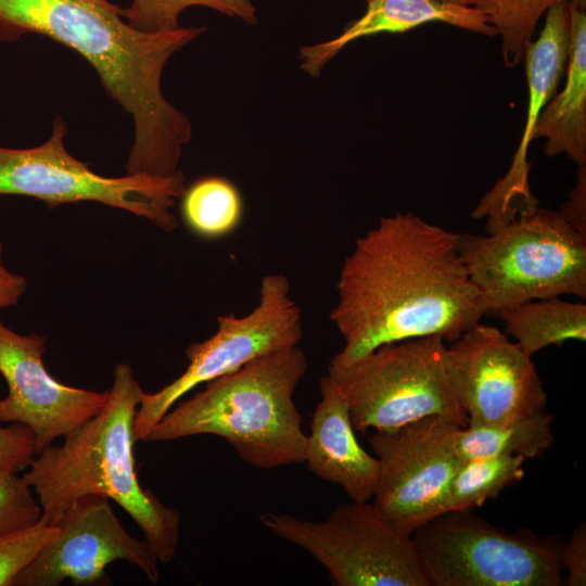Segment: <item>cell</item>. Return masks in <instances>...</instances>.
<instances>
[{"mask_svg": "<svg viewBox=\"0 0 586 586\" xmlns=\"http://www.w3.org/2000/svg\"><path fill=\"white\" fill-rule=\"evenodd\" d=\"M559 2L584 4L586 0H467L481 11L501 38V56L508 67L524 60L526 46L533 40L537 23L548 9Z\"/></svg>", "mask_w": 586, "mask_h": 586, "instance_id": "23", "label": "cell"}, {"mask_svg": "<svg viewBox=\"0 0 586 586\" xmlns=\"http://www.w3.org/2000/svg\"><path fill=\"white\" fill-rule=\"evenodd\" d=\"M564 88L542 110L533 139L544 138L548 156L565 154L586 163V13L570 2V44Z\"/></svg>", "mask_w": 586, "mask_h": 586, "instance_id": "18", "label": "cell"}, {"mask_svg": "<svg viewBox=\"0 0 586 586\" xmlns=\"http://www.w3.org/2000/svg\"><path fill=\"white\" fill-rule=\"evenodd\" d=\"M46 336L18 334L0 319V373L8 395L0 399V423H20L34 434L39 453L66 436L105 406L109 391L65 385L46 369Z\"/></svg>", "mask_w": 586, "mask_h": 586, "instance_id": "14", "label": "cell"}, {"mask_svg": "<svg viewBox=\"0 0 586 586\" xmlns=\"http://www.w3.org/2000/svg\"><path fill=\"white\" fill-rule=\"evenodd\" d=\"M190 7H205L247 24L257 23L252 0H131L124 17L139 31H169L180 27L179 16Z\"/></svg>", "mask_w": 586, "mask_h": 586, "instance_id": "24", "label": "cell"}, {"mask_svg": "<svg viewBox=\"0 0 586 586\" xmlns=\"http://www.w3.org/2000/svg\"><path fill=\"white\" fill-rule=\"evenodd\" d=\"M205 30L139 31L107 0H0V41L38 34L73 49L130 115L133 142L127 175L169 177L179 170L192 126L164 97L162 76L168 60Z\"/></svg>", "mask_w": 586, "mask_h": 586, "instance_id": "2", "label": "cell"}, {"mask_svg": "<svg viewBox=\"0 0 586 586\" xmlns=\"http://www.w3.org/2000/svg\"><path fill=\"white\" fill-rule=\"evenodd\" d=\"M355 431H387L429 417L468 425L448 346L438 335L386 343L328 374Z\"/></svg>", "mask_w": 586, "mask_h": 586, "instance_id": "6", "label": "cell"}, {"mask_svg": "<svg viewBox=\"0 0 586 586\" xmlns=\"http://www.w3.org/2000/svg\"><path fill=\"white\" fill-rule=\"evenodd\" d=\"M366 12L346 25L331 40L302 47L301 68L318 76L323 66L345 46L364 37L404 33L420 25L440 22L473 33L496 36L495 28L479 10L442 0H370Z\"/></svg>", "mask_w": 586, "mask_h": 586, "instance_id": "17", "label": "cell"}, {"mask_svg": "<svg viewBox=\"0 0 586 586\" xmlns=\"http://www.w3.org/2000/svg\"><path fill=\"white\" fill-rule=\"evenodd\" d=\"M142 392L129 365L118 364L103 409L64 436L61 445L37 453L23 476L47 524L54 526L82 496H104L136 522L157 560L168 563L180 540L181 514L138 480L133 424Z\"/></svg>", "mask_w": 586, "mask_h": 586, "instance_id": "3", "label": "cell"}, {"mask_svg": "<svg viewBox=\"0 0 586 586\" xmlns=\"http://www.w3.org/2000/svg\"><path fill=\"white\" fill-rule=\"evenodd\" d=\"M181 217L186 226L204 239H219L233 232L243 217L238 188L217 176L201 178L184 189Z\"/></svg>", "mask_w": 586, "mask_h": 586, "instance_id": "21", "label": "cell"}, {"mask_svg": "<svg viewBox=\"0 0 586 586\" xmlns=\"http://www.w3.org/2000/svg\"><path fill=\"white\" fill-rule=\"evenodd\" d=\"M505 329L532 357L550 345L586 339V305L560 297L525 302L499 314Z\"/></svg>", "mask_w": 586, "mask_h": 586, "instance_id": "20", "label": "cell"}, {"mask_svg": "<svg viewBox=\"0 0 586 586\" xmlns=\"http://www.w3.org/2000/svg\"><path fill=\"white\" fill-rule=\"evenodd\" d=\"M66 131V124L56 116L51 136L42 144L28 149L0 146V195L30 196L50 207L98 202L145 218L166 232L177 227L170 207L186 189L181 170L169 177H104L68 153Z\"/></svg>", "mask_w": 586, "mask_h": 586, "instance_id": "8", "label": "cell"}, {"mask_svg": "<svg viewBox=\"0 0 586 586\" xmlns=\"http://www.w3.org/2000/svg\"><path fill=\"white\" fill-rule=\"evenodd\" d=\"M3 246L0 241V309L15 305L24 294L27 281L7 269L2 260Z\"/></svg>", "mask_w": 586, "mask_h": 586, "instance_id": "30", "label": "cell"}, {"mask_svg": "<svg viewBox=\"0 0 586 586\" xmlns=\"http://www.w3.org/2000/svg\"><path fill=\"white\" fill-rule=\"evenodd\" d=\"M260 522L310 553L334 586H431L412 535L384 519L368 501L339 504L320 522L264 512Z\"/></svg>", "mask_w": 586, "mask_h": 586, "instance_id": "9", "label": "cell"}, {"mask_svg": "<svg viewBox=\"0 0 586 586\" xmlns=\"http://www.w3.org/2000/svg\"><path fill=\"white\" fill-rule=\"evenodd\" d=\"M468 425H496L544 411L548 395L531 358L498 328L476 323L448 346Z\"/></svg>", "mask_w": 586, "mask_h": 586, "instance_id": "13", "label": "cell"}, {"mask_svg": "<svg viewBox=\"0 0 586 586\" xmlns=\"http://www.w3.org/2000/svg\"><path fill=\"white\" fill-rule=\"evenodd\" d=\"M53 536L17 574L12 586L110 585L106 566L116 560L136 565L157 583V558L150 544L130 535L109 498L87 495L76 499L54 525Z\"/></svg>", "mask_w": 586, "mask_h": 586, "instance_id": "12", "label": "cell"}, {"mask_svg": "<svg viewBox=\"0 0 586 586\" xmlns=\"http://www.w3.org/2000/svg\"><path fill=\"white\" fill-rule=\"evenodd\" d=\"M442 1L459 4V5H468L467 0H442Z\"/></svg>", "mask_w": 586, "mask_h": 586, "instance_id": "31", "label": "cell"}, {"mask_svg": "<svg viewBox=\"0 0 586 586\" xmlns=\"http://www.w3.org/2000/svg\"><path fill=\"white\" fill-rule=\"evenodd\" d=\"M545 15L539 37L526 46L524 53L528 106L522 139L506 175L472 212L474 218H487V233L499 230L520 214L538 206L528 182L531 165L527 161V149L534 140V128L539 114L556 94L566 68L570 2L553 4Z\"/></svg>", "mask_w": 586, "mask_h": 586, "instance_id": "15", "label": "cell"}, {"mask_svg": "<svg viewBox=\"0 0 586 586\" xmlns=\"http://www.w3.org/2000/svg\"><path fill=\"white\" fill-rule=\"evenodd\" d=\"M217 332L186 348L187 369L157 392H142L135 417V438L148 432L195 386L237 371L264 355L297 346L303 336L302 315L290 296L283 275L265 276L257 306L247 315L219 316Z\"/></svg>", "mask_w": 586, "mask_h": 586, "instance_id": "10", "label": "cell"}, {"mask_svg": "<svg viewBox=\"0 0 586 586\" xmlns=\"http://www.w3.org/2000/svg\"><path fill=\"white\" fill-rule=\"evenodd\" d=\"M367 2L370 1V0H366Z\"/></svg>", "mask_w": 586, "mask_h": 586, "instance_id": "32", "label": "cell"}, {"mask_svg": "<svg viewBox=\"0 0 586 586\" xmlns=\"http://www.w3.org/2000/svg\"><path fill=\"white\" fill-rule=\"evenodd\" d=\"M579 165L577 182L569 201L560 211L568 222L582 235L586 237V170Z\"/></svg>", "mask_w": 586, "mask_h": 586, "instance_id": "29", "label": "cell"}, {"mask_svg": "<svg viewBox=\"0 0 586 586\" xmlns=\"http://www.w3.org/2000/svg\"><path fill=\"white\" fill-rule=\"evenodd\" d=\"M552 416L544 411L496 425L456 426L451 445L460 460L485 456L537 458L555 444Z\"/></svg>", "mask_w": 586, "mask_h": 586, "instance_id": "19", "label": "cell"}, {"mask_svg": "<svg viewBox=\"0 0 586 586\" xmlns=\"http://www.w3.org/2000/svg\"><path fill=\"white\" fill-rule=\"evenodd\" d=\"M458 424L429 416L368 437L379 461L373 506L399 531L412 535L445 512L451 479L461 462L451 445ZM461 428V426H460Z\"/></svg>", "mask_w": 586, "mask_h": 586, "instance_id": "11", "label": "cell"}, {"mask_svg": "<svg viewBox=\"0 0 586 586\" xmlns=\"http://www.w3.org/2000/svg\"><path fill=\"white\" fill-rule=\"evenodd\" d=\"M412 540L431 586H559L563 544L519 528L511 533L471 513L445 511Z\"/></svg>", "mask_w": 586, "mask_h": 586, "instance_id": "7", "label": "cell"}, {"mask_svg": "<svg viewBox=\"0 0 586 586\" xmlns=\"http://www.w3.org/2000/svg\"><path fill=\"white\" fill-rule=\"evenodd\" d=\"M306 370L298 346L258 357L173 407L144 442L209 434L225 438L258 469L302 463L306 434L293 394Z\"/></svg>", "mask_w": 586, "mask_h": 586, "instance_id": "4", "label": "cell"}, {"mask_svg": "<svg viewBox=\"0 0 586 586\" xmlns=\"http://www.w3.org/2000/svg\"><path fill=\"white\" fill-rule=\"evenodd\" d=\"M36 454L35 437L27 426L20 423L0 425V469L23 470Z\"/></svg>", "mask_w": 586, "mask_h": 586, "instance_id": "27", "label": "cell"}, {"mask_svg": "<svg viewBox=\"0 0 586 586\" xmlns=\"http://www.w3.org/2000/svg\"><path fill=\"white\" fill-rule=\"evenodd\" d=\"M563 571L568 572V585H586V524L581 523L563 544L561 551Z\"/></svg>", "mask_w": 586, "mask_h": 586, "instance_id": "28", "label": "cell"}, {"mask_svg": "<svg viewBox=\"0 0 586 586\" xmlns=\"http://www.w3.org/2000/svg\"><path fill=\"white\" fill-rule=\"evenodd\" d=\"M458 247L485 315L563 294L586 297V237L560 211L537 206L493 233L459 234Z\"/></svg>", "mask_w": 586, "mask_h": 586, "instance_id": "5", "label": "cell"}, {"mask_svg": "<svg viewBox=\"0 0 586 586\" xmlns=\"http://www.w3.org/2000/svg\"><path fill=\"white\" fill-rule=\"evenodd\" d=\"M522 456H485L461 460L449 485L445 511L481 507L524 476Z\"/></svg>", "mask_w": 586, "mask_h": 586, "instance_id": "22", "label": "cell"}, {"mask_svg": "<svg viewBox=\"0 0 586 586\" xmlns=\"http://www.w3.org/2000/svg\"><path fill=\"white\" fill-rule=\"evenodd\" d=\"M24 476L0 469V536L26 530L41 520L42 511Z\"/></svg>", "mask_w": 586, "mask_h": 586, "instance_id": "25", "label": "cell"}, {"mask_svg": "<svg viewBox=\"0 0 586 586\" xmlns=\"http://www.w3.org/2000/svg\"><path fill=\"white\" fill-rule=\"evenodd\" d=\"M458 239L410 212L383 217L358 238L336 283L330 320L344 346L330 364L417 337L454 342L479 323L485 310Z\"/></svg>", "mask_w": 586, "mask_h": 586, "instance_id": "1", "label": "cell"}, {"mask_svg": "<svg viewBox=\"0 0 586 586\" xmlns=\"http://www.w3.org/2000/svg\"><path fill=\"white\" fill-rule=\"evenodd\" d=\"M55 526L42 520L9 535L0 536V586H12L17 574L53 536Z\"/></svg>", "mask_w": 586, "mask_h": 586, "instance_id": "26", "label": "cell"}, {"mask_svg": "<svg viewBox=\"0 0 586 586\" xmlns=\"http://www.w3.org/2000/svg\"><path fill=\"white\" fill-rule=\"evenodd\" d=\"M320 394L304 462L319 479L339 484L352 500L369 501L377 489L379 461L359 445L348 406L328 375L320 380Z\"/></svg>", "mask_w": 586, "mask_h": 586, "instance_id": "16", "label": "cell"}]
</instances>
